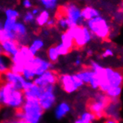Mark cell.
Wrapping results in <instances>:
<instances>
[{"label":"cell","mask_w":123,"mask_h":123,"mask_svg":"<svg viewBox=\"0 0 123 123\" xmlns=\"http://www.w3.org/2000/svg\"><path fill=\"white\" fill-rule=\"evenodd\" d=\"M25 97L23 90H17L13 84L4 82L0 85V104L2 106L17 109L23 105Z\"/></svg>","instance_id":"obj_1"},{"label":"cell","mask_w":123,"mask_h":123,"mask_svg":"<svg viewBox=\"0 0 123 123\" xmlns=\"http://www.w3.org/2000/svg\"><path fill=\"white\" fill-rule=\"evenodd\" d=\"M111 98L101 91L94 92L92 96L86 99L85 108L86 111L91 113L98 120L105 118L104 111L106 106L110 102Z\"/></svg>","instance_id":"obj_2"},{"label":"cell","mask_w":123,"mask_h":123,"mask_svg":"<svg viewBox=\"0 0 123 123\" xmlns=\"http://www.w3.org/2000/svg\"><path fill=\"white\" fill-rule=\"evenodd\" d=\"M86 28L92 35L101 40H107L111 33V27L106 19L98 16L86 21Z\"/></svg>","instance_id":"obj_3"},{"label":"cell","mask_w":123,"mask_h":123,"mask_svg":"<svg viewBox=\"0 0 123 123\" xmlns=\"http://www.w3.org/2000/svg\"><path fill=\"white\" fill-rule=\"evenodd\" d=\"M23 112V120L27 123H40L44 111L37 99H25L21 107Z\"/></svg>","instance_id":"obj_4"},{"label":"cell","mask_w":123,"mask_h":123,"mask_svg":"<svg viewBox=\"0 0 123 123\" xmlns=\"http://www.w3.org/2000/svg\"><path fill=\"white\" fill-rule=\"evenodd\" d=\"M73 39L74 49L80 50L92 40V35L86 26L77 25L69 28L67 30Z\"/></svg>","instance_id":"obj_5"},{"label":"cell","mask_w":123,"mask_h":123,"mask_svg":"<svg viewBox=\"0 0 123 123\" xmlns=\"http://www.w3.org/2000/svg\"><path fill=\"white\" fill-rule=\"evenodd\" d=\"M58 10L67 18L69 28L82 25L83 19L81 17V9L74 2L65 4L61 6Z\"/></svg>","instance_id":"obj_6"},{"label":"cell","mask_w":123,"mask_h":123,"mask_svg":"<svg viewBox=\"0 0 123 123\" xmlns=\"http://www.w3.org/2000/svg\"><path fill=\"white\" fill-rule=\"evenodd\" d=\"M58 83L61 89L68 94L73 93L84 86V83L75 75V74L60 75Z\"/></svg>","instance_id":"obj_7"},{"label":"cell","mask_w":123,"mask_h":123,"mask_svg":"<svg viewBox=\"0 0 123 123\" xmlns=\"http://www.w3.org/2000/svg\"><path fill=\"white\" fill-rule=\"evenodd\" d=\"M52 68V64L49 61H46L38 56H34L30 61H28L24 66L25 69L32 72L35 76H40L45 72L50 70Z\"/></svg>","instance_id":"obj_8"},{"label":"cell","mask_w":123,"mask_h":123,"mask_svg":"<svg viewBox=\"0 0 123 123\" xmlns=\"http://www.w3.org/2000/svg\"><path fill=\"white\" fill-rule=\"evenodd\" d=\"M55 85L49 84L43 87V92L38 102L43 111H48L53 107L56 102V96L55 93Z\"/></svg>","instance_id":"obj_9"},{"label":"cell","mask_w":123,"mask_h":123,"mask_svg":"<svg viewBox=\"0 0 123 123\" xmlns=\"http://www.w3.org/2000/svg\"><path fill=\"white\" fill-rule=\"evenodd\" d=\"M59 75L60 74L56 70L50 69L45 72L41 75L37 76L36 78H34L32 82L40 87H45L46 86L49 84L55 85L58 82Z\"/></svg>","instance_id":"obj_10"},{"label":"cell","mask_w":123,"mask_h":123,"mask_svg":"<svg viewBox=\"0 0 123 123\" xmlns=\"http://www.w3.org/2000/svg\"><path fill=\"white\" fill-rule=\"evenodd\" d=\"M107 84L111 87L122 86L123 75L122 69H113L111 67H105Z\"/></svg>","instance_id":"obj_11"},{"label":"cell","mask_w":123,"mask_h":123,"mask_svg":"<svg viewBox=\"0 0 123 123\" xmlns=\"http://www.w3.org/2000/svg\"><path fill=\"white\" fill-rule=\"evenodd\" d=\"M121 102L120 98H111L110 102L106 106L104 115L106 119H113L115 120H120Z\"/></svg>","instance_id":"obj_12"},{"label":"cell","mask_w":123,"mask_h":123,"mask_svg":"<svg viewBox=\"0 0 123 123\" xmlns=\"http://www.w3.org/2000/svg\"><path fill=\"white\" fill-rule=\"evenodd\" d=\"M34 56L31 54L28 46H21L18 52L11 57L12 63L25 65L30 61Z\"/></svg>","instance_id":"obj_13"},{"label":"cell","mask_w":123,"mask_h":123,"mask_svg":"<svg viewBox=\"0 0 123 123\" xmlns=\"http://www.w3.org/2000/svg\"><path fill=\"white\" fill-rule=\"evenodd\" d=\"M2 77L4 82H8L13 84V86L17 90H23V87L25 82V80L22 75L13 73V72L9 70L5 72V74H3Z\"/></svg>","instance_id":"obj_14"},{"label":"cell","mask_w":123,"mask_h":123,"mask_svg":"<svg viewBox=\"0 0 123 123\" xmlns=\"http://www.w3.org/2000/svg\"><path fill=\"white\" fill-rule=\"evenodd\" d=\"M3 54L9 57H11L15 55L21 46L19 43L16 40H7L1 43Z\"/></svg>","instance_id":"obj_15"},{"label":"cell","mask_w":123,"mask_h":123,"mask_svg":"<svg viewBox=\"0 0 123 123\" xmlns=\"http://www.w3.org/2000/svg\"><path fill=\"white\" fill-rule=\"evenodd\" d=\"M98 16H101L99 11L91 6H86L81 9V17L83 20L88 21Z\"/></svg>","instance_id":"obj_16"},{"label":"cell","mask_w":123,"mask_h":123,"mask_svg":"<svg viewBox=\"0 0 123 123\" xmlns=\"http://www.w3.org/2000/svg\"><path fill=\"white\" fill-rule=\"evenodd\" d=\"M70 110H71L70 105L67 102H61L57 105V107L55 109V117L57 119H61L65 116H67L68 113H69Z\"/></svg>","instance_id":"obj_17"},{"label":"cell","mask_w":123,"mask_h":123,"mask_svg":"<svg viewBox=\"0 0 123 123\" xmlns=\"http://www.w3.org/2000/svg\"><path fill=\"white\" fill-rule=\"evenodd\" d=\"M55 18L56 19V26L55 27H57L58 29H61V31H66L69 28L67 18L63 15L59 10H57L56 17Z\"/></svg>","instance_id":"obj_18"},{"label":"cell","mask_w":123,"mask_h":123,"mask_svg":"<svg viewBox=\"0 0 123 123\" xmlns=\"http://www.w3.org/2000/svg\"><path fill=\"white\" fill-rule=\"evenodd\" d=\"M12 64L11 58L3 53L0 55V75H2L5 72L9 71Z\"/></svg>","instance_id":"obj_19"},{"label":"cell","mask_w":123,"mask_h":123,"mask_svg":"<svg viewBox=\"0 0 123 123\" xmlns=\"http://www.w3.org/2000/svg\"><path fill=\"white\" fill-rule=\"evenodd\" d=\"M51 18L50 17V13L47 10H42L40 13L38 15L35 17V23H37L38 26L43 27V26H46L47 22L49 19Z\"/></svg>","instance_id":"obj_20"},{"label":"cell","mask_w":123,"mask_h":123,"mask_svg":"<svg viewBox=\"0 0 123 123\" xmlns=\"http://www.w3.org/2000/svg\"><path fill=\"white\" fill-rule=\"evenodd\" d=\"M61 43L65 46L67 48L70 49L71 51L74 49V43H73V39L71 37V35L67 32V31H63L61 35Z\"/></svg>","instance_id":"obj_21"},{"label":"cell","mask_w":123,"mask_h":123,"mask_svg":"<svg viewBox=\"0 0 123 123\" xmlns=\"http://www.w3.org/2000/svg\"><path fill=\"white\" fill-rule=\"evenodd\" d=\"M43 46H44V42H43V40L42 39L37 38L33 40L31 45L28 46V49H29L31 54L34 56H36V55L43 48Z\"/></svg>","instance_id":"obj_22"},{"label":"cell","mask_w":123,"mask_h":123,"mask_svg":"<svg viewBox=\"0 0 123 123\" xmlns=\"http://www.w3.org/2000/svg\"><path fill=\"white\" fill-rule=\"evenodd\" d=\"M46 55H47V57L49 59V61L52 64L56 63L57 61H58L60 55H58V53H57V52L55 45L51 46L47 49Z\"/></svg>","instance_id":"obj_23"},{"label":"cell","mask_w":123,"mask_h":123,"mask_svg":"<svg viewBox=\"0 0 123 123\" xmlns=\"http://www.w3.org/2000/svg\"><path fill=\"white\" fill-rule=\"evenodd\" d=\"M7 40H16L17 36L12 31H6L5 29L0 30V43Z\"/></svg>","instance_id":"obj_24"},{"label":"cell","mask_w":123,"mask_h":123,"mask_svg":"<svg viewBox=\"0 0 123 123\" xmlns=\"http://www.w3.org/2000/svg\"><path fill=\"white\" fill-rule=\"evenodd\" d=\"M121 93H122V86H118V87L109 88L105 94L110 98H119Z\"/></svg>","instance_id":"obj_25"},{"label":"cell","mask_w":123,"mask_h":123,"mask_svg":"<svg viewBox=\"0 0 123 123\" xmlns=\"http://www.w3.org/2000/svg\"><path fill=\"white\" fill-rule=\"evenodd\" d=\"M43 8L47 11H53L56 8L58 0H40Z\"/></svg>","instance_id":"obj_26"},{"label":"cell","mask_w":123,"mask_h":123,"mask_svg":"<svg viewBox=\"0 0 123 123\" xmlns=\"http://www.w3.org/2000/svg\"><path fill=\"white\" fill-rule=\"evenodd\" d=\"M6 18L8 19H16L17 20V19L19 17V13L18 11H17L16 9L13 8H8L6 9L5 11Z\"/></svg>","instance_id":"obj_27"},{"label":"cell","mask_w":123,"mask_h":123,"mask_svg":"<svg viewBox=\"0 0 123 123\" xmlns=\"http://www.w3.org/2000/svg\"><path fill=\"white\" fill-rule=\"evenodd\" d=\"M56 47V49H57V52L58 53L59 55H62V56H64V55H67L68 54H69L72 51L70 49H69L68 48H67L65 46H63L62 43H58V44H57L55 46Z\"/></svg>","instance_id":"obj_28"},{"label":"cell","mask_w":123,"mask_h":123,"mask_svg":"<svg viewBox=\"0 0 123 123\" xmlns=\"http://www.w3.org/2000/svg\"><path fill=\"white\" fill-rule=\"evenodd\" d=\"M17 20H16V19L6 18L5 21L3 23V29H5L6 31H12L14 25H15V23H17Z\"/></svg>","instance_id":"obj_29"},{"label":"cell","mask_w":123,"mask_h":123,"mask_svg":"<svg viewBox=\"0 0 123 123\" xmlns=\"http://www.w3.org/2000/svg\"><path fill=\"white\" fill-rule=\"evenodd\" d=\"M11 72H13L16 74L22 75L24 71V66L21 64H16V63H12L9 69Z\"/></svg>","instance_id":"obj_30"},{"label":"cell","mask_w":123,"mask_h":123,"mask_svg":"<svg viewBox=\"0 0 123 123\" xmlns=\"http://www.w3.org/2000/svg\"><path fill=\"white\" fill-rule=\"evenodd\" d=\"M35 22V17L31 13V11H27L23 16V23L31 24Z\"/></svg>","instance_id":"obj_31"},{"label":"cell","mask_w":123,"mask_h":123,"mask_svg":"<svg viewBox=\"0 0 123 123\" xmlns=\"http://www.w3.org/2000/svg\"><path fill=\"white\" fill-rule=\"evenodd\" d=\"M113 55H114L113 50L112 49L107 48V49H105L104 52L101 54V57H102V58H107V57H113Z\"/></svg>","instance_id":"obj_32"},{"label":"cell","mask_w":123,"mask_h":123,"mask_svg":"<svg viewBox=\"0 0 123 123\" xmlns=\"http://www.w3.org/2000/svg\"><path fill=\"white\" fill-rule=\"evenodd\" d=\"M46 26L48 28H52L55 27L56 26V19H55V18H50L49 19V21L47 22Z\"/></svg>","instance_id":"obj_33"},{"label":"cell","mask_w":123,"mask_h":123,"mask_svg":"<svg viewBox=\"0 0 123 123\" xmlns=\"http://www.w3.org/2000/svg\"><path fill=\"white\" fill-rule=\"evenodd\" d=\"M0 123H27L24 120H20V119H5Z\"/></svg>","instance_id":"obj_34"},{"label":"cell","mask_w":123,"mask_h":123,"mask_svg":"<svg viewBox=\"0 0 123 123\" xmlns=\"http://www.w3.org/2000/svg\"><path fill=\"white\" fill-rule=\"evenodd\" d=\"M23 5L24 6V8L26 9H30L32 8V3L31 2V0H23Z\"/></svg>","instance_id":"obj_35"},{"label":"cell","mask_w":123,"mask_h":123,"mask_svg":"<svg viewBox=\"0 0 123 123\" xmlns=\"http://www.w3.org/2000/svg\"><path fill=\"white\" fill-rule=\"evenodd\" d=\"M41 11H42L41 8H39V7H34V8H32V9L31 11V13L33 14L34 17H37L38 14L40 13Z\"/></svg>","instance_id":"obj_36"},{"label":"cell","mask_w":123,"mask_h":123,"mask_svg":"<svg viewBox=\"0 0 123 123\" xmlns=\"http://www.w3.org/2000/svg\"><path fill=\"white\" fill-rule=\"evenodd\" d=\"M104 123H119V121H117V120H115V119H107Z\"/></svg>","instance_id":"obj_37"},{"label":"cell","mask_w":123,"mask_h":123,"mask_svg":"<svg viewBox=\"0 0 123 123\" xmlns=\"http://www.w3.org/2000/svg\"><path fill=\"white\" fill-rule=\"evenodd\" d=\"M74 64H75V67H79V66H80V65L81 64V58L80 57H78V58L75 60Z\"/></svg>","instance_id":"obj_38"},{"label":"cell","mask_w":123,"mask_h":123,"mask_svg":"<svg viewBox=\"0 0 123 123\" xmlns=\"http://www.w3.org/2000/svg\"><path fill=\"white\" fill-rule=\"evenodd\" d=\"M74 123H84L80 118H78L75 121V122Z\"/></svg>","instance_id":"obj_39"},{"label":"cell","mask_w":123,"mask_h":123,"mask_svg":"<svg viewBox=\"0 0 123 123\" xmlns=\"http://www.w3.org/2000/svg\"><path fill=\"white\" fill-rule=\"evenodd\" d=\"M3 83H4V81H3V79H2V77L1 75H0V85H2Z\"/></svg>","instance_id":"obj_40"},{"label":"cell","mask_w":123,"mask_h":123,"mask_svg":"<svg viewBox=\"0 0 123 123\" xmlns=\"http://www.w3.org/2000/svg\"><path fill=\"white\" fill-rule=\"evenodd\" d=\"M3 53V51H2V45L1 43H0V55H2Z\"/></svg>","instance_id":"obj_41"},{"label":"cell","mask_w":123,"mask_h":123,"mask_svg":"<svg viewBox=\"0 0 123 123\" xmlns=\"http://www.w3.org/2000/svg\"><path fill=\"white\" fill-rule=\"evenodd\" d=\"M2 28H3V23L0 21V30H2Z\"/></svg>","instance_id":"obj_42"},{"label":"cell","mask_w":123,"mask_h":123,"mask_svg":"<svg viewBox=\"0 0 123 123\" xmlns=\"http://www.w3.org/2000/svg\"><path fill=\"white\" fill-rule=\"evenodd\" d=\"M2 105L0 104V111H1V109H2Z\"/></svg>","instance_id":"obj_43"},{"label":"cell","mask_w":123,"mask_h":123,"mask_svg":"<svg viewBox=\"0 0 123 123\" xmlns=\"http://www.w3.org/2000/svg\"><path fill=\"white\" fill-rule=\"evenodd\" d=\"M83 1H89V0H83Z\"/></svg>","instance_id":"obj_44"}]
</instances>
